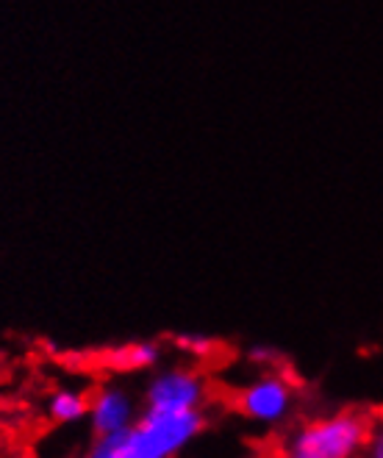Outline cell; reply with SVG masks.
I'll list each match as a JSON object with an SVG mask.
<instances>
[{
  "label": "cell",
  "mask_w": 383,
  "mask_h": 458,
  "mask_svg": "<svg viewBox=\"0 0 383 458\" xmlns=\"http://www.w3.org/2000/svg\"><path fill=\"white\" fill-rule=\"evenodd\" d=\"M372 417L336 411L292 428L281 439L278 458H359L372 437Z\"/></svg>",
  "instance_id": "obj_1"
},
{
  "label": "cell",
  "mask_w": 383,
  "mask_h": 458,
  "mask_svg": "<svg viewBox=\"0 0 383 458\" xmlns=\"http://www.w3.org/2000/svg\"><path fill=\"white\" fill-rule=\"evenodd\" d=\"M206 428L203 411L150 414L145 411L125 430L131 458H175L195 442Z\"/></svg>",
  "instance_id": "obj_2"
},
{
  "label": "cell",
  "mask_w": 383,
  "mask_h": 458,
  "mask_svg": "<svg viewBox=\"0 0 383 458\" xmlns=\"http://www.w3.org/2000/svg\"><path fill=\"white\" fill-rule=\"evenodd\" d=\"M209 400V384L195 367H161L145 384L142 406L150 414H189L203 411Z\"/></svg>",
  "instance_id": "obj_3"
},
{
  "label": "cell",
  "mask_w": 383,
  "mask_h": 458,
  "mask_svg": "<svg viewBox=\"0 0 383 458\" xmlns=\"http://www.w3.org/2000/svg\"><path fill=\"white\" fill-rule=\"evenodd\" d=\"M294 384L278 369H261L253 381L236 392V411L253 425H281L294 409Z\"/></svg>",
  "instance_id": "obj_4"
},
{
  "label": "cell",
  "mask_w": 383,
  "mask_h": 458,
  "mask_svg": "<svg viewBox=\"0 0 383 458\" xmlns=\"http://www.w3.org/2000/svg\"><path fill=\"white\" fill-rule=\"evenodd\" d=\"M140 417V403L125 386L106 384L89 400V428L95 437L123 434Z\"/></svg>",
  "instance_id": "obj_5"
},
{
  "label": "cell",
  "mask_w": 383,
  "mask_h": 458,
  "mask_svg": "<svg viewBox=\"0 0 383 458\" xmlns=\"http://www.w3.org/2000/svg\"><path fill=\"white\" fill-rule=\"evenodd\" d=\"M164 359L158 342H128L120 347H108L100 361L115 372H148L156 369Z\"/></svg>",
  "instance_id": "obj_6"
},
{
  "label": "cell",
  "mask_w": 383,
  "mask_h": 458,
  "mask_svg": "<svg viewBox=\"0 0 383 458\" xmlns=\"http://www.w3.org/2000/svg\"><path fill=\"white\" fill-rule=\"evenodd\" d=\"M89 394L78 386H59L45 400V414L56 425H78L89 420Z\"/></svg>",
  "instance_id": "obj_7"
},
{
  "label": "cell",
  "mask_w": 383,
  "mask_h": 458,
  "mask_svg": "<svg viewBox=\"0 0 383 458\" xmlns=\"http://www.w3.org/2000/svg\"><path fill=\"white\" fill-rule=\"evenodd\" d=\"M173 344H175V350H181L183 356H192V359H209L217 350V342L211 336H203V334H175Z\"/></svg>",
  "instance_id": "obj_8"
},
{
  "label": "cell",
  "mask_w": 383,
  "mask_h": 458,
  "mask_svg": "<svg viewBox=\"0 0 383 458\" xmlns=\"http://www.w3.org/2000/svg\"><path fill=\"white\" fill-rule=\"evenodd\" d=\"M84 458H131L125 430L123 434H112V437H98L89 445V450L84 453Z\"/></svg>",
  "instance_id": "obj_9"
},
{
  "label": "cell",
  "mask_w": 383,
  "mask_h": 458,
  "mask_svg": "<svg viewBox=\"0 0 383 458\" xmlns=\"http://www.w3.org/2000/svg\"><path fill=\"white\" fill-rule=\"evenodd\" d=\"M248 359L253 364H259L261 369H272V364L281 359V353H278V350H272V347H253L248 353Z\"/></svg>",
  "instance_id": "obj_10"
},
{
  "label": "cell",
  "mask_w": 383,
  "mask_h": 458,
  "mask_svg": "<svg viewBox=\"0 0 383 458\" xmlns=\"http://www.w3.org/2000/svg\"><path fill=\"white\" fill-rule=\"evenodd\" d=\"M364 453H367V458H383V425L372 428V437H370Z\"/></svg>",
  "instance_id": "obj_11"
}]
</instances>
